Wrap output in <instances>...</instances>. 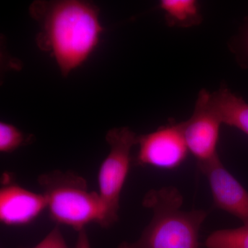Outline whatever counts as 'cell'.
I'll return each instance as SVG.
<instances>
[{"mask_svg":"<svg viewBox=\"0 0 248 248\" xmlns=\"http://www.w3.org/2000/svg\"><path fill=\"white\" fill-rule=\"evenodd\" d=\"M138 136L128 127L111 129L106 136L110 152L99 168L97 178L103 208L99 225L102 228H110L118 221L121 193L130 171V154L138 145Z\"/></svg>","mask_w":248,"mask_h":248,"instance_id":"277c9868","label":"cell"},{"mask_svg":"<svg viewBox=\"0 0 248 248\" xmlns=\"http://www.w3.org/2000/svg\"><path fill=\"white\" fill-rule=\"evenodd\" d=\"M29 141L25 135L15 125L6 122L0 123V151L12 153Z\"/></svg>","mask_w":248,"mask_h":248,"instance_id":"7c38bea8","label":"cell"},{"mask_svg":"<svg viewBox=\"0 0 248 248\" xmlns=\"http://www.w3.org/2000/svg\"><path fill=\"white\" fill-rule=\"evenodd\" d=\"M45 208L43 194L28 190L16 184H8L0 190V221L9 226L29 224Z\"/></svg>","mask_w":248,"mask_h":248,"instance_id":"ba28073f","label":"cell"},{"mask_svg":"<svg viewBox=\"0 0 248 248\" xmlns=\"http://www.w3.org/2000/svg\"><path fill=\"white\" fill-rule=\"evenodd\" d=\"M232 52L236 56V61L243 68H248V16L239 33L231 42Z\"/></svg>","mask_w":248,"mask_h":248,"instance_id":"4fadbf2b","label":"cell"},{"mask_svg":"<svg viewBox=\"0 0 248 248\" xmlns=\"http://www.w3.org/2000/svg\"><path fill=\"white\" fill-rule=\"evenodd\" d=\"M75 248H91L89 236L85 228L78 232V239Z\"/></svg>","mask_w":248,"mask_h":248,"instance_id":"9a60e30c","label":"cell"},{"mask_svg":"<svg viewBox=\"0 0 248 248\" xmlns=\"http://www.w3.org/2000/svg\"><path fill=\"white\" fill-rule=\"evenodd\" d=\"M209 94L206 90L200 91L193 113L189 120L181 123L186 146L197 164L218 156L217 146L222 124L209 105Z\"/></svg>","mask_w":248,"mask_h":248,"instance_id":"8992f818","label":"cell"},{"mask_svg":"<svg viewBox=\"0 0 248 248\" xmlns=\"http://www.w3.org/2000/svg\"><path fill=\"white\" fill-rule=\"evenodd\" d=\"M30 11L40 27L37 45L51 54L63 76L81 66L99 43L103 28L95 5L79 0L37 1Z\"/></svg>","mask_w":248,"mask_h":248,"instance_id":"6da1fadb","label":"cell"},{"mask_svg":"<svg viewBox=\"0 0 248 248\" xmlns=\"http://www.w3.org/2000/svg\"><path fill=\"white\" fill-rule=\"evenodd\" d=\"M37 182L43 190L50 218L58 224L79 232L91 222L99 224L103 208L99 193L89 190L84 178L55 170L40 174Z\"/></svg>","mask_w":248,"mask_h":248,"instance_id":"3957f363","label":"cell"},{"mask_svg":"<svg viewBox=\"0 0 248 248\" xmlns=\"http://www.w3.org/2000/svg\"><path fill=\"white\" fill-rule=\"evenodd\" d=\"M137 146V164L160 169H177L186 161L189 153L182 124L174 122L139 135Z\"/></svg>","mask_w":248,"mask_h":248,"instance_id":"5b68a950","label":"cell"},{"mask_svg":"<svg viewBox=\"0 0 248 248\" xmlns=\"http://www.w3.org/2000/svg\"><path fill=\"white\" fill-rule=\"evenodd\" d=\"M209 105L221 124L234 127L248 136V103L222 86L209 94Z\"/></svg>","mask_w":248,"mask_h":248,"instance_id":"9c48e42d","label":"cell"},{"mask_svg":"<svg viewBox=\"0 0 248 248\" xmlns=\"http://www.w3.org/2000/svg\"><path fill=\"white\" fill-rule=\"evenodd\" d=\"M184 197L177 187L165 186L148 191L142 201L153 213L141 236L117 248H200L199 234L208 216L203 210H182Z\"/></svg>","mask_w":248,"mask_h":248,"instance_id":"7a4b0ae2","label":"cell"},{"mask_svg":"<svg viewBox=\"0 0 248 248\" xmlns=\"http://www.w3.org/2000/svg\"><path fill=\"white\" fill-rule=\"evenodd\" d=\"M32 248H68V246L60 226H56L45 236V239Z\"/></svg>","mask_w":248,"mask_h":248,"instance_id":"5bb4252c","label":"cell"},{"mask_svg":"<svg viewBox=\"0 0 248 248\" xmlns=\"http://www.w3.org/2000/svg\"><path fill=\"white\" fill-rule=\"evenodd\" d=\"M197 165L208 179L215 208L248 225V191L227 170L219 156Z\"/></svg>","mask_w":248,"mask_h":248,"instance_id":"52a82bcc","label":"cell"},{"mask_svg":"<svg viewBox=\"0 0 248 248\" xmlns=\"http://www.w3.org/2000/svg\"><path fill=\"white\" fill-rule=\"evenodd\" d=\"M206 248H248V225L234 229L218 230L209 235Z\"/></svg>","mask_w":248,"mask_h":248,"instance_id":"8fae6325","label":"cell"},{"mask_svg":"<svg viewBox=\"0 0 248 248\" xmlns=\"http://www.w3.org/2000/svg\"><path fill=\"white\" fill-rule=\"evenodd\" d=\"M159 7L170 27L186 29L203 21L200 3L196 0H161Z\"/></svg>","mask_w":248,"mask_h":248,"instance_id":"30bf717a","label":"cell"}]
</instances>
